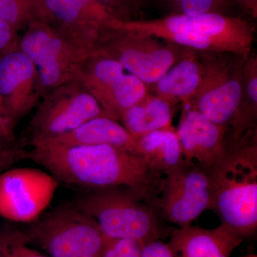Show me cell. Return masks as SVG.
Segmentation results:
<instances>
[{
    "label": "cell",
    "instance_id": "1",
    "mask_svg": "<svg viewBox=\"0 0 257 257\" xmlns=\"http://www.w3.org/2000/svg\"><path fill=\"white\" fill-rule=\"evenodd\" d=\"M28 158L58 182L93 189L126 187L157 199L162 177L138 155L109 145L58 147L32 144Z\"/></svg>",
    "mask_w": 257,
    "mask_h": 257
},
{
    "label": "cell",
    "instance_id": "2",
    "mask_svg": "<svg viewBox=\"0 0 257 257\" xmlns=\"http://www.w3.org/2000/svg\"><path fill=\"white\" fill-rule=\"evenodd\" d=\"M211 209L221 224L243 239L257 227L256 131L239 140L229 138L224 157L209 170Z\"/></svg>",
    "mask_w": 257,
    "mask_h": 257
},
{
    "label": "cell",
    "instance_id": "3",
    "mask_svg": "<svg viewBox=\"0 0 257 257\" xmlns=\"http://www.w3.org/2000/svg\"><path fill=\"white\" fill-rule=\"evenodd\" d=\"M116 22L124 28L197 52H222L248 57L254 40L252 25L234 15H168L155 20Z\"/></svg>",
    "mask_w": 257,
    "mask_h": 257
},
{
    "label": "cell",
    "instance_id": "4",
    "mask_svg": "<svg viewBox=\"0 0 257 257\" xmlns=\"http://www.w3.org/2000/svg\"><path fill=\"white\" fill-rule=\"evenodd\" d=\"M92 217L107 239L141 242L167 234L156 199L126 187L93 189L79 197L76 206Z\"/></svg>",
    "mask_w": 257,
    "mask_h": 257
},
{
    "label": "cell",
    "instance_id": "5",
    "mask_svg": "<svg viewBox=\"0 0 257 257\" xmlns=\"http://www.w3.org/2000/svg\"><path fill=\"white\" fill-rule=\"evenodd\" d=\"M189 50L124 28L114 20L101 33L92 54L116 61L128 73L150 86L162 78Z\"/></svg>",
    "mask_w": 257,
    "mask_h": 257
},
{
    "label": "cell",
    "instance_id": "6",
    "mask_svg": "<svg viewBox=\"0 0 257 257\" xmlns=\"http://www.w3.org/2000/svg\"><path fill=\"white\" fill-rule=\"evenodd\" d=\"M24 231L50 257H102L108 239L92 217L74 207L51 211Z\"/></svg>",
    "mask_w": 257,
    "mask_h": 257
},
{
    "label": "cell",
    "instance_id": "7",
    "mask_svg": "<svg viewBox=\"0 0 257 257\" xmlns=\"http://www.w3.org/2000/svg\"><path fill=\"white\" fill-rule=\"evenodd\" d=\"M19 50L36 67L44 96L61 85L75 82L83 64L92 54L37 20L27 27L19 40Z\"/></svg>",
    "mask_w": 257,
    "mask_h": 257
},
{
    "label": "cell",
    "instance_id": "8",
    "mask_svg": "<svg viewBox=\"0 0 257 257\" xmlns=\"http://www.w3.org/2000/svg\"><path fill=\"white\" fill-rule=\"evenodd\" d=\"M204 78L188 105L218 125L229 128L242 97L243 67L248 57L222 52H199Z\"/></svg>",
    "mask_w": 257,
    "mask_h": 257
},
{
    "label": "cell",
    "instance_id": "9",
    "mask_svg": "<svg viewBox=\"0 0 257 257\" xmlns=\"http://www.w3.org/2000/svg\"><path fill=\"white\" fill-rule=\"evenodd\" d=\"M41 100L29 124L31 142L68 133L98 116L107 117L95 98L77 82L52 89Z\"/></svg>",
    "mask_w": 257,
    "mask_h": 257
},
{
    "label": "cell",
    "instance_id": "10",
    "mask_svg": "<svg viewBox=\"0 0 257 257\" xmlns=\"http://www.w3.org/2000/svg\"><path fill=\"white\" fill-rule=\"evenodd\" d=\"M75 82L95 98L107 117L117 121L148 92L146 84L119 62L96 54L84 62Z\"/></svg>",
    "mask_w": 257,
    "mask_h": 257
},
{
    "label": "cell",
    "instance_id": "11",
    "mask_svg": "<svg viewBox=\"0 0 257 257\" xmlns=\"http://www.w3.org/2000/svg\"><path fill=\"white\" fill-rule=\"evenodd\" d=\"M157 205L164 219L184 226L211 209L212 182L209 171L197 163L184 161L162 177Z\"/></svg>",
    "mask_w": 257,
    "mask_h": 257
},
{
    "label": "cell",
    "instance_id": "12",
    "mask_svg": "<svg viewBox=\"0 0 257 257\" xmlns=\"http://www.w3.org/2000/svg\"><path fill=\"white\" fill-rule=\"evenodd\" d=\"M59 182L49 172L30 168L0 173V216L15 222L37 220L53 199Z\"/></svg>",
    "mask_w": 257,
    "mask_h": 257
},
{
    "label": "cell",
    "instance_id": "13",
    "mask_svg": "<svg viewBox=\"0 0 257 257\" xmlns=\"http://www.w3.org/2000/svg\"><path fill=\"white\" fill-rule=\"evenodd\" d=\"M37 20L92 53L101 33L114 18L96 0H36Z\"/></svg>",
    "mask_w": 257,
    "mask_h": 257
},
{
    "label": "cell",
    "instance_id": "14",
    "mask_svg": "<svg viewBox=\"0 0 257 257\" xmlns=\"http://www.w3.org/2000/svg\"><path fill=\"white\" fill-rule=\"evenodd\" d=\"M43 96L38 72L28 56L18 49L0 60V98L15 124Z\"/></svg>",
    "mask_w": 257,
    "mask_h": 257
},
{
    "label": "cell",
    "instance_id": "15",
    "mask_svg": "<svg viewBox=\"0 0 257 257\" xmlns=\"http://www.w3.org/2000/svg\"><path fill=\"white\" fill-rule=\"evenodd\" d=\"M229 128L218 125L194 109L183 106L176 133L184 160L210 170L224 157Z\"/></svg>",
    "mask_w": 257,
    "mask_h": 257
},
{
    "label": "cell",
    "instance_id": "16",
    "mask_svg": "<svg viewBox=\"0 0 257 257\" xmlns=\"http://www.w3.org/2000/svg\"><path fill=\"white\" fill-rule=\"evenodd\" d=\"M242 241L223 224L211 229L189 224L172 230L168 244L175 257H230Z\"/></svg>",
    "mask_w": 257,
    "mask_h": 257
},
{
    "label": "cell",
    "instance_id": "17",
    "mask_svg": "<svg viewBox=\"0 0 257 257\" xmlns=\"http://www.w3.org/2000/svg\"><path fill=\"white\" fill-rule=\"evenodd\" d=\"M204 65L199 52L189 49L162 78L147 86L148 91L175 106L188 105L202 85Z\"/></svg>",
    "mask_w": 257,
    "mask_h": 257
},
{
    "label": "cell",
    "instance_id": "18",
    "mask_svg": "<svg viewBox=\"0 0 257 257\" xmlns=\"http://www.w3.org/2000/svg\"><path fill=\"white\" fill-rule=\"evenodd\" d=\"M32 144L58 147L109 145L137 154L136 138L117 121L106 116H98L68 133L47 140L32 141Z\"/></svg>",
    "mask_w": 257,
    "mask_h": 257
},
{
    "label": "cell",
    "instance_id": "19",
    "mask_svg": "<svg viewBox=\"0 0 257 257\" xmlns=\"http://www.w3.org/2000/svg\"><path fill=\"white\" fill-rule=\"evenodd\" d=\"M135 138L136 153L143 157L150 170L159 177L168 175L185 161L173 126Z\"/></svg>",
    "mask_w": 257,
    "mask_h": 257
},
{
    "label": "cell",
    "instance_id": "20",
    "mask_svg": "<svg viewBox=\"0 0 257 257\" xmlns=\"http://www.w3.org/2000/svg\"><path fill=\"white\" fill-rule=\"evenodd\" d=\"M174 107L148 91L141 101L123 112L120 120L134 137L143 136L172 127Z\"/></svg>",
    "mask_w": 257,
    "mask_h": 257
},
{
    "label": "cell",
    "instance_id": "21",
    "mask_svg": "<svg viewBox=\"0 0 257 257\" xmlns=\"http://www.w3.org/2000/svg\"><path fill=\"white\" fill-rule=\"evenodd\" d=\"M257 57L250 55L243 67L242 97L237 111L229 126L230 138L239 140L256 131Z\"/></svg>",
    "mask_w": 257,
    "mask_h": 257
},
{
    "label": "cell",
    "instance_id": "22",
    "mask_svg": "<svg viewBox=\"0 0 257 257\" xmlns=\"http://www.w3.org/2000/svg\"><path fill=\"white\" fill-rule=\"evenodd\" d=\"M169 15H200L205 13L233 15V0H161Z\"/></svg>",
    "mask_w": 257,
    "mask_h": 257
},
{
    "label": "cell",
    "instance_id": "23",
    "mask_svg": "<svg viewBox=\"0 0 257 257\" xmlns=\"http://www.w3.org/2000/svg\"><path fill=\"white\" fill-rule=\"evenodd\" d=\"M0 18L15 31L37 20L36 0H0Z\"/></svg>",
    "mask_w": 257,
    "mask_h": 257
},
{
    "label": "cell",
    "instance_id": "24",
    "mask_svg": "<svg viewBox=\"0 0 257 257\" xmlns=\"http://www.w3.org/2000/svg\"><path fill=\"white\" fill-rule=\"evenodd\" d=\"M0 257H50L30 246L24 231L7 228L0 231Z\"/></svg>",
    "mask_w": 257,
    "mask_h": 257
},
{
    "label": "cell",
    "instance_id": "25",
    "mask_svg": "<svg viewBox=\"0 0 257 257\" xmlns=\"http://www.w3.org/2000/svg\"><path fill=\"white\" fill-rule=\"evenodd\" d=\"M114 18L122 22L144 20V13L154 0H96Z\"/></svg>",
    "mask_w": 257,
    "mask_h": 257
},
{
    "label": "cell",
    "instance_id": "26",
    "mask_svg": "<svg viewBox=\"0 0 257 257\" xmlns=\"http://www.w3.org/2000/svg\"><path fill=\"white\" fill-rule=\"evenodd\" d=\"M142 245L135 239H108L102 257H141Z\"/></svg>",
    "mask_w": 257,
    "mask_h": 257
},
{
    "label": "cell",
    "instance_id": "27",
    "mask_svg": "<svg viewBox=\"0 0 257 257\" xmlns=\"http://www.w3.org/2000/svg\"><path fill=\"white\" fill-rule=\"evenodd\" d=\"M18 32L0 18V60L7 54L19 49Z\"/></svg>",
    "mask_w": 257,
    "mask_h": 257
},
{
    "label": "cell",
    "instance_id": "28",
    "mask_svg": "<svg viewBox=\"0 0 257 257\" xmlns=\"http://www.w3.org/2000/svg\"><path fill=\"white\" fill-rule=\"evenodd\" d=\"M141 257H175L168 243L160 239L150 240L142 245Z\"/></svg>",
    "mask_w": 257,
    "mask_h": 257
},
{
    "label": "cell",
    "instance_id": "29",
    "mask_svg": "<svg viewBox=\"0 0 257 257\" xmlns=\"http://www.w3.org/2000/svg\"><path fill=\"white\" fill-rule=\"evenodd\" d=\"M28 157L29 152L15 146L0 150V173L8 170L10 166Z\"/></svg>",
    "mask_w": 257,
    "mask_h": 257
},
{
    "label": "cell",
    "instance_id": "30",
    "mask_svg": "<svg viewBox=\"0 0 257 257\" xmlns=\"http://www.w3.org/2000/svg\"><path fill=\"white\" fill-rule=\"evenodd\" d=\"M14 123L10 119L3 101L0 98V141L14 145Z\"/></svg>",
    "mask_w": 257,
    "mask_h": 257
},
{
    "label": "cell",
    "instance_id": "31",
    "mask_svg": "<svg viewBox=\"0 0 257 257\" xmlns=\"http://www.w3.org/2000/svg\"><path fill=\"white\" fill-rule=\"evenodd\" d=\"M235 6L253 19L257 18V0H233Z\"/></svg>",
    "mask_w": 257,
    "mask_h": 257
},
{
    "label": "cell",
    "instance_id": "32",
    "mask_svg": "<svg viewBox=\"0 0 257 257\" xmlns=\"http://www.w3.org/2000/svg\"><path fill=\"white\" fill-rule=\"evenodd\" d=\"M15 146V145H9V144H7L3 143V142L0 141V150H3V149L8 148V147H11Z\"/></svg>",
    "mask_w": 257,
    "mask_h": 257
},
{
    "label": "cell",
    "instance_id": "33",
    "mask_svg": "<svg viewBox=\"0 0 257 257\" xmlns=\"http://www.w3.org/2000/svg\"><path fill=\"white\" fill-rule=\"evenodd\" d=\"M251 257H256V256H251Z\"/></svg>",
    "mask_w": 257,
    "mask_h": 257
}]
</instances>
